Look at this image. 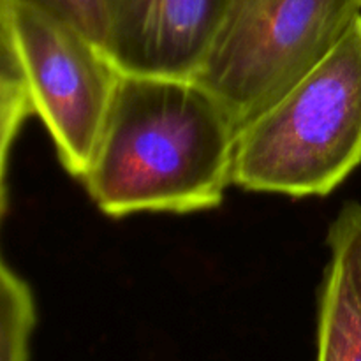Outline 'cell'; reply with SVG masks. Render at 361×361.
I'll list each match as a JSON object with an SVG mask.
<instances>
[{"mask_svg": "<svg viewBox=\"0 0 361 361\" xmlns=\"http://www.w3.org/2000/svg\"><path fill=\"white\" fill-rule=\"evenodd\" d=\"M35 326L32 289L9 264L0 267V361H30Z\"/></svg>", "mask_w": 361, "mask_h": 361, "instance_id": "obj_7", "label": "cell"}, {"mask_svg": "<svg viewBox=\"0 0 361 361\" xmlns=\"http://www.w3.org/2000/svg\"><path fill=\"white\" fill-rule=\"evenodd\" d=\"M238 133L194 78L122 73L81 182L109 217L210 210L233 183Z\"/></svg>", "mask_w": 361, "mask_h": 361, "instance_id": "obj_1", "label": "cell"}, {"mask_svg": "<svg viewBox=\"0 0 361 361\" xmlns=\"http://www.w3.org/2000/svg\"><path fill=\"white\" fill-rule=\"evenodd\" d=\"M42 7L69 21L74 27L90 35L104 48L106 39V7L104 0H23Z\"/></svg>", "mask_w": 361, "mask_h": 361, "instance_id": "obj_9", "label": "cell"}, {"mask_svg": "<svg viewBox=\"0 0 361 361\" xmlns=\"http://www.w3.org/2000/svg\"><path fill=\"white\" fill-rule=\"evenodd\" d=\"M2 212L7 210V157L21 126L34 115L30 92L13 48L2 41Z\"/></svg>", "mask_w": 361, "mask_h": 361, "instance_id": "obj_8", "label": "cell"}, {"mask_svg": "<svg viewBox=\"0 0 361 361\" xmlns=\"http://www.w3.org/2000/svg\"><path fill=\"white\" fill-rule=\"evenodd\" d=\"M361 162V14L330 53L240 129L233 183L328 196Z\"/></svg>", "mask_w": 361, "mask_h": 361, "instance_id": "obj_2", "label": "cell"}, {"mask_svg": "<svg viewBox=\"0 0 361 361\" xmlns=\"http://www.w3.org/2000/svg\"><path fill=\"white\" fill-rule=\"evenodd\" d=\"M228 0H104V49L122 73L194 78Z\"/></svg>", "mask_w": 361, "mask_h": 361, "instance_id": "obj_5", "label": "cell"}, {"mask_svg": "<svg viewBox=\"0 0 361 361\" xmlns=\"http://www.w3.org/2000/svg\"><path fill=\"white\" fill-rule=\"evenodd\" d=\"M361 0H228L194 80L242 129L334 49Z\"/></svg>", "mask_w": 361, "mask_h": 361, "instance_id": "obj_3", "label": "cell"}, {"mask_svg": "<svg viewBox=\"0 0 361 361\" xmlns=\"http://www.w3.org/2000/svg\"><path fill=\"white\" fill-rule=\"evenodd\" d=\"M0 21L34 115L48 129L63 169L83 180L122 71L90 35L34 4L0 0Z\"/></svg>", "mask_w": 361, "mask_h": 361, "instance_id": "obj_4", "label": "cell"}, {"mask_svg": "<svg viewBox=\"0 0 361 361\" xmlns=\"http://www.w3.org/2000/svg\"><path fill=\"white\" fill-rule=\"evenodd\" d=\"M330 259L317 309V361H361V203L349 201L328 229Z\"/></svg>", "mask_w": 361, "mask_h": 361, "instance_id": "obj_6", "label": "cell"}]
</instances>
